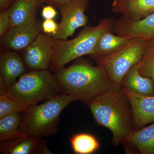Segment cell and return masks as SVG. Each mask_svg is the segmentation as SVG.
Here are the masks:
<instances>
[{"mask_svg":"<svg viewBox=\"0 0 154 154\" xmlns=\"http://www.w3.org/2000/svg\"><path fill=\"white\" fill-rule=\"evenodd\" d=\"M147 44L150 45H154V36L148 42Z\"/></svg>","mask_w":154,"mask_h":154,"instance_id":"28","label":"cell"},{"mask_svg":"<svg viewBox=\"0 0 154 154\" xmlns=\"http://www.w3.org/2000/svg\"><path fill=\"white\" fill-rule=\"evenodd\" d=\"M147 43L141 38H134L117 52L96 60L97 65L105 69L113 84L120 86L129 69L140 61Z\"/></svg>","mask_w":154,"mask_h":154,"instance_id":"6","label":"cell"},{"mask_svg":"<svg viewBox=\"0 0 154 154\" xmlns=\"http://www.w3.org/2000/svg\"><path fill=\"white\" fill-rule=\"evenodd\" d=\"M95 121L112 133V143L125 144L134 131L131 105L121 86L112 82L102 95L87 104Z\"/></svg>","mask_w":154,"mask_h":154,"instance_id":"1","label":"cell"},{"mask_svg":"<svg viewBox=\"0 0 154 154\" xmlns=\"http://www.w3.org/2000/svg\"><path fill=\"white\" fill-rule=\"evenodd\" d=\"M43 3H46L48 5L53 6L54 8H59L71 0H42Z\"/></svg>","mask_w":154,"mask_h":154,"instance_id":"26","label":"cell"},{"mask_svg":"<svg viewBox=\"0 0 154 154\" xmlns=\"http://www.w3.org/2000/svg\"><path fill=\"white\" fill-rule=\"evenodd\" d=\"M55 39L50 34L42 32L23 50L25 64L30 70L48 69L54 54Z\"/></svg>","mask_w":154,"mask_h":154,"instance_id":"8","label":"cell"},{"mask_svg":"<svg viewBox=\"0 0 154 154\" xmlns=\"http://www.w3.org/2000/svg\"><path fill=\"white\" fill-rule=\"evenodd\" d=\"M139 63L131 67L125 75L121 85L123 90L141 96H154L151 79L144 77L139 72Z\"/></svg>","mask_w":154,"mask_h":154,"instance_id":"16","label":"cell"},{"mask_svg":"<svg viewBox=\"0 0 154 154\" xmlns=\"http://www.w3.org/2000/svg\"><path fill=\"white\" fill-rule=\"evenodd\" d=\"M112 9L116 14L139 20L154 13V0H113Z\"/></svg>","mask_w":154,"mask_h":154,"instance_id":"13","label":"cell"},{"mask_svg":"<svg viewBox=\"0 0 154 154\" xmlns=\"http://www.w3.org/2000/svg\"><path fill=\"white\" fill-rule=\"evenodd\" d=\"M42 31V25L36 19L28 25L13 27L1 36V47L13 51L23 50Z\"/></svg>","mask_w":154,"mask_h":154,"instance_id":"9","label":"cell"},{"mask_svg":"<svg viewBox=\"0 0 154 154\" xmlns=\"http://www.w3.org/2000/svg\"><path fill=\"white\" fill-rule=\"evenodd\" d=\"M115 20L113 17L103 18L96 26H86L73 39H55L50 71L56 72L70 62L82 56L92 54L103 33L107 30L114 32Z\"/></svg>","mask_w":154,"mask_h":154,"instance_id":"4","label":"cell"},{"mask_svg":"<svg viewBox=\"0 0 154 154\" xmlns=\"http://www.w3.org/2000/svg\"><path fill=\"white\" fill-rule=\"evenodd\" d=\"M54 76L62 94L87 104L105 93L112 83L104 68L85 62L64 67Z\"/></svg>","mask_w":154,"mask_h":154,"instance_id":"2","label":"cell"},{"mask_svg":"<svg viewBox=\"0 0 154 154\" xmlns=\"http://www.w3.org/2000/svg\"><path fill=\"white\" fill-rule=\"evenodd\" d=\"M27 107L8 96L5 92L0 93V119L16 112H24Z\"/></svg>","mask_w":154,"mask_h":154,"instance_id":"22","label":"cell"},{"mask_svg":"<svg viewBox=\"0 0 154 154\" xmlns=\"http://www.w3.org/2000/svg\"><path fill=\"white\" fill-rule=\"evenodd\" d=\"M77 100L72 95L62 94L41 105L29 106L23 113L19 128L20 131L29 135L42 137L55 134L58 129L62 111L69 104Z\"/></svg>","mask_w":154,"mask_h":154,"instance_id":"3","label":"cell"},{"mask_svg":"<svg viewBox=\"0 0 154 154\" xmlns=\"http://www.w3.org/2000/svg\"><path fill=\"white\" fill-rule=\"evenodd\" d=\"M41 14L44 19H53L57 16V13L53 6L48 5L43 7Z\"/></svg>","mask_w":154,"mask_h":154,"instance_id":"25","label":"cell"},{"mask_svg":"<svg viewBox=\"0 0 154 154\" xmlns=\"http://www.w3.org/2000/svg\"><path fill=\"white\" fill-rule=\"evenodd\" d=\"M43 3L42 0H16L8 8L12 28L33 22Z\"/></svg>","mask_w":154,"mask_h":154,"instance_id":"15","label":"cell"},{"mask_svg":"<svg viewBox=\"0 0 154 154\" xmlns=\"http://www.w3.org/2000/svg\"><path fill=\"white\" fill-rule=\"evenodd\" d=\"M73 150L77 154H91L99 148V143L93 135L87 133H79L69 138Z\"/></svg>","mask_w":154,"mask_h":154,"instance_id":"20","label":"cell"},{"mask_svg":"<svg viewBox=\"0 0 154 154\" xmlns=\"http://www.w3.org/2000/svg\"><path fill=\"white\" fill-rule=\"evenodd\" d=\"M24 112H16L0 119L1 143L12 140L23 133L20 131L19 128Z\"/></svg>","mask_w":154,"mask_h":154,"instance_id":"19","label":"cell"},{"mask_svg":"<svg viewBox=\"0 0 154 154\" xmlns=\"http://www.w3.org/2000/svg\"><path fill=\"white\" fill-rule=\"evenodd\" d=\"M41 138L23 133L19 137L2 143L0 150L5 154L42 153L45 143Z\"/></svg>","mask_w":154,"mask_h":154,"instance_id":"14","label":"cell"},{"mask_svg":"<svg viewBox=\"0 0 154 154\" xmlns=\"http://www.w3.org/2000/svg\"><path fill=\"white\" fill-rule=\"evenodd\" d=\"M60 88L54 75L48 69L30 70L23 74L5 93L28 107L46 101L60 94Z\"/></svg>","mask_w":154,"mask_h":154,"instance_id":"5","label":"cell"},{"mask_svg":"<svg viewBox=\"0 0 154 154\" xmlns=\"http://www.w3.org/2000/svg\"><path fill=\"white\" fill-rule=\"evenodd\" d=\"M12 28L8 8L1 12L0 14V36Z\"/></svg>","mask_w":154,"mask_h":154,"instance_id":"23","label":"cell"},{"mask_svg":"<svg viewBox=\"0 0 154 154\" xmlns=\"http://www.w3.org/2000/svg\"><path fill=\"white\" fill-rule=\"evenodd\" d=\"M125 144L139 153L154 154V123L134 131Z\"/></svg>","mask_w":154,"mask_h":154,"instance_id":"18","label":"cell"},{"mask_svg":"<svg viewBox=\"0 0 154 154\" xmlns=\"http://www.w3.org/2000/svg\"><path fill=\"white\" fill-rule=\"evenodd\" d=\"M16 0H0V11L1 12L9 8Z\"/></svg>","mask_w":154,"mask_h":154,"instance_id":"27","label":"cell"},{"mask_svg":"<svg viewBox=\"0 0 154 154\" xmlns=\"http://www.w3.org/2000/svg\"><path fill=\"white\" fill-rule=\"evenodd\" d=\"M25 71V63L20 56L15 51L3 50L0 56V82L6 91Z\"/></svg>","mask_w":154,"mask_h":154,"instance_id":"11","label":"cell"},{"mask_svg":"<svg viewBox=\"0 0 154 154\" xmlns=\"http://www.w3.org/2000/svg\"><path fill=\"white\" fill-rule=\"evenodd\" d=\"M123 90L131 105L134 131L154 122V96H141Z\"/></svg>","mask_w":154,"mask_h":154,"instance_id":"12","label":"cell"},{"mask_svg":"<svg viewBox=\"0 0 154 154\" xmlns=\"http://www.w3.org/2000/svg\"><path fill=\"white\" fill-rule=\"evenodd\" d=\"M42 32L47 34L55 35L58 29V25L53 19H45L42 24Z\"/></svg>","mask_w":154,"mask_h":154,"instance_id":"24","label":"cell"},{"mask_svg":"<svg viewBox=\"0 0 154 154\" xmlns=\"http://www.w3.org/2000/svg\"><path fill=\"white\" fill-rule=\"evenodd\" d=\"M113 32L107 30L103 33L93 53L89 55L90 57L96 60L111 55L125 47L134 38L115 35Z\"/></svg>","mask_w":154,"mask_h":154,"instance_id":"17","label":"cell"},{"mask_svg":"<svg viewBox=\"0 0 154 154\" xmlns=\"http://www.w3.org/2000/svg\"><path fill=\"white\" fill-rule=\"evenodd\" d=\"M89 6V0H71L60 7L62 19L57 32L52 36L53 38L66 40L77 29L85 27L88 22L85 13Z\"/></svg>","mask_w":154,"mask_h":154,"instance_id":"7","label":"cell"},{"mask_svg":"<svg viewBox=\"0 0 154 154\" xmlns=\"http://www.w3.org/2000/svg\"><path fill=\"white\" fill-rule=\"evenodd\" d=\"M139 72L143 76L151 79L154 86V45H147L139 62Z\"/></svg>","mask_w":154,"mask_h":154,"instance_id":"21","label":"cell"},{"mask_svg":"<svg viewBox=\"0 0 154 154\" xmlns=\"http://www.w3.org/2000/svg\"><path fill=\"white\" fill-rule=\"evenodd\" d=\"M113 30L119 36L149 42L154 36V13L137 20L122 16L116 19Z\"/></svg>","mask_w":154,"mask_h":154,"instance_id":"10","label":"cell"}]
</instances>
